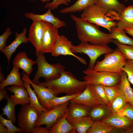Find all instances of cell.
Segmentation results:
<instances>
[{"mask_svg":"<svg viewBox=\"0 0 133 133\" xmlns=\"http://www.w3.org/2000/svg\"><path fill=\"white\" fill-rule=\"evenodd\" d=\"M75 22L77 35L81 43L89 42L91 44L103 45L113 42L110 33L101 31L99 26L70 14Z\"/></svg>","mask_w":133,"mask_h":133,"instance_id":"cell-1","label":"cell"},{"mask_svg":"<svg viewBox=\"0 0 133 133\" xmlns=\"http://www.w3.org/2000/svg\"><path fill=\"white\" fill-rule=\"evenodd\" d=\"M38 84L50 89L57 96L61 93L67 95L80 94L88 84L85 81L78 80L70 72L64 71L58 78L40 82Z\"/></svg>","mask_w":133,"mask_h":133,"instance_id":"cell-2","label":"cell"},{"mask_svg":"<svg viewBox=\"0 0 133 133\" xmlns=\"http://www.w3.org/2000/svg\"><path fill=\"white\" fill-rule=\"evenodd\" d=\"M44 54L41 51L35 52L37 57L35 61L38 69L32 81L36 84L40 82L39 80L41 77L44 78L46 81L55 79L60 77L65 71V67L59 63L51 64L48 63L46 60Z\"/></svg>","mask_w":133,"mask_h":133,"instance_id":"cell-3","label":"cell"},{"mask_svg":"<svg viewBox=\"0 0 133 133\" xmlns=\"http://www.w3.org/2000/svg\"><path fill=\"white\" fill-rule=\"evenodd\" d=\"M80 17L89 22L107 29L110 33L112 28L117 26V22L105 10L96 4L84 10Z\"/></svg>","mask_w":133,"mask_h":133,"instance_id":"cell-4","label":"cell"},{"mask_svg":"<svg viewBox=\"0 0 133 133\" xmlns=\"http://www.w3.org/2000/svg\"><path fill=\"white\" fill-rule=\"evenodd\" d=\"M126 60L125 56L117 48L113 52L105 54L102 60L97 61L93 69L98 71L121 73Z\"/></svg>","mask_w":133,"mask_h":133,"instance_id":"cell-5","label":"cell"},{"mask_svg":"<svg viewBox=\"0 0 133 133\" xmlns=\"http://www.w3.org/2000/svg\"><path fill=\"white\" fill-rule=\"evenodd\" d=\"M73 53H84L89 58L88 68L93 69L97 59L101 55L114 51L108 44L103 45L89 44L88 42L81 43L78 45H73L71 49Z\"/></svg>","mask_w":133,"mask_h":133,"instance_id":"cell-6","label":"cell"},{"mask_svg":"<svg viewBox=\"0 0 133 133\" xmlns=\"http://www.w3.org/2000/svg\"><path fill=\"white\" fill-rule=\"evenodd\" d=\"M85 75L83 79L88 84H99L107 86L119 83L121 73L104 71H98L87 68L83 71Z\"/></svg>","mask_w":133,"mask_h":133,"instance_id":"cell-7","label":"cell"},{"mask_svg":"<svg viewBox=\"0 0 133 133\" xmlns=\"http://www.w3.org/2000/svg\"><path fill=\"white\" fill-rule=\"evenodd\" d=\"M39 116L37 110L30 104L22 106L17 117L18 125L22 132L31 133Z\"/></svg>","mask_w":133,"mask_h":133,"instance_id":"cell-8","label":"cell"},{"mask_svg":"<svg viewBox=\"0 0 133 133\" xmlns=\"http://www.w3.org/2000/svg\"><path fill=\"white\" fill-rule=\"evenodd\" d=\"M70 101L43 112L39 116L36 126L45 125L50 129L54 123L66 113Z\"/></svg>","mask_w":133,"mask_h":133,"instance_id":"cell-9","label":"cell"},{"mask_svg":"<svg viewBox=\"0 0 133 133\" xmlns=\"http://www.w3.org/2000/svg\"><path fill=\"white\" fill-rule=\"evenodd\" d=\"M22 74L21 79L23 81L27 82L32 85L41 104L49 110L52 109L49 101L51 99L57 97L55 95L52 90L48 88L33 83L29 76L23 71Z\"/></svg>","mask_w":133,"mask_h":133,"instance_id":"cell-10","label":"cell"},{"mask_svg":"<svg viewBox=\"0 0 133 133\" xmlns=\"http://www.w3.org/2000/svg\"><path fill=\"white\" fill-rule=\"evenodd\" d=\"M50 24L45 21L36 20L33 21L30 28L28 38L36 52L41 51L42 39Z\"/></svg>","mask_w":133,"mask_h":133,"instance_id":"cell-11","label":"cell"},{"mask_svg":"<svg viewBox=\"0 0 133 133\" xmlns=\"http://www.w3.org/2000/svg\"><path fill=\"white\" fill-rule=\"evenodd\" d=\"M73 46L71 42L64 35H59L51 55L57 57L60 55L72 56L75 58L82 63L86 65L87 63L85 59L75 54L72 51L71 49Z\"/></svg>","mask_w":133,"mask_h":133,"instance_id":"cell-12","label":"cell"},{"mask_svg":"<svg viewBox=\"0 0 133 133\" xmlns=\"http://www.w3.org/2000/svg\"><path fill=\"white\" fill-rule=\"evenodd\" d=\"M58 28L50 23L45 31L41 42V51L44 53H51L58 36Z\"/></svg>","mask_w":133,"mask_h":133,"instance_id":"cell-13","label":"cell"},{"mask_svg":"<svg viewBox=\"0 0 133 133\" xmlns=\"http://www.w3.org/2000/svg\"><path fill=\"white\" fill-rule=\"evenodd\" d=\"M95 4L105 10L115 20L118 21L120 14L126 7L118 0H97Z\"/></svg>","mask_w":133,"mask_h":133,"instance_id":"cell-14","label":"cell"},{"mask_svg":"<svg viewBox=\"0 0 133 133\" xmlns=\"http://www.w3.org/2000/svg\"><path fill=\"white\" fill-rule=\"evenodd\" d=\"M70 102L80 104L91 109L102 104L96 98L88 84L81 93L71 99Z\"/></svg>","mask_w":133,"mask_h":133,"instance_id":"cell-15","label":"cell"},{"mask_svg":"<svg viewBox=\"0 0 133 133\" xmlns=\"http://www.w3.org/2000/svg\"><path fill=\"white\" fill-rule=\"evenodd\" d=\"M47 11L42 15L34 14L33 13H26L24 14L26 18L31 20L33 21L36 20L45 21L59 28L66 25L65 22L56 17L52 14L51 10L48 8Z\"/></svg>","mask_w":133,"mask_h":133,"instance_id":"cell-16","label":"cell"},{"mask_svg":"<svg viewBox=\"0 0 133 133\" xmlns=\"http://www.w3.org/2000/svg\"><path fill=\"white\" fill-rule=\"evenodd\" d=\"M23 86L13 85L6 88L11 93L10 98L12 101L16 105H20L22 106L30 104V98L27 90Z\"/></svg>","mask_w":133,"mask_h":133,"instance_id":"cell-17","label":"cell"},{"mask_svg":"<svg viewBox=\"0 0 133 133\" xmlns=\"http://www.w3.org/2000/svg\"><path fill=\"white\" fill-rule=\"evenodd\" d=\"M27 32L26 28H24L21 33H19L16 32L14 41L10 44L6 46L2 51L7 58L8 65L12 54L15 52L17 47L21 44L27 43L29 42V39L26 35Z\"/></svg>","mask_w":133,"mask_h":133,"instance_id":"cell-18","label":"cell"},{"mask_svg":"<svg viewBox=\"0 0 133 133\" xmlns=\"http://www.w3.org/2000/svg\"><path fill=\"white\" fill-rule=\"evenodd\" d=\"M12 63L13 67L22 69L29 76L33 71V66L36 62L29 58L26 53L23 51L16 55Z\"/></svg>","mask_w":133,"mask_h":133,"instance_id":"cell-19","label":"cell"},{"mask_svg":"<svg viewBox=\"0 0 133 133\" xmlns=\"http://www.w3.org/2000/svg\"><path fill=\"white\" fill-rule=\"evenodd\" d=\"M91 109L80 104L70 102L67 108L66 118L69 122L82 117L89 116Z\"/></svg>","mask_w":133,"mask_h":133,"instance_id":"cell-20","label":"cell"},{"mask_svg":"<svg viewBox=\"0 0 133 133\" xmlns=\"http://www.w3.org/2000/svg\"><path fill=\"white\" fill-rule=\"evenodd\" d=\"M101 121L116 129H123L133 125V121L117 113H112Z\"/></svg>","mask_w":133,"mask_h":133,"instance_id":"cell-21","label":"cell"},{"mask_svg":"<svg viewBox=\"0 0 133 133\" xmlns=\"http://www.w3.org/2000/svg\"><path fill=\"white\" fill-rule=\"evenodd\" d=\"M67 112V108L65 114L59 118L50 128V133H73V127L66 118Z\"/></svg>","mask_w":133,"mask_h":133,"instance_id":"cell-22","label":"cell"},{"mask_svg":"<svg viewBox=\"0 0 133 133\" xmlns=\"http://www.w3.org/2000/svg\"><path fill=\"white\" fill-rule=\"evenodd\" d=\"M117 27L122 29H133V5L126 7L120 15Z\"/></svg>","mask_w":133,"mask_h":133,"instance_id":"cell-23","label":"cell"},{"mask_svg":"<svg viewBox=\"0 0 133 133\" xmlns=\"http://www.w3.org/2000/svg\"><path fill=\"white\" fill-rule=\"evenodd\" d=\"M118 85L122 94L127 102L133 105V90L128 79L127 74L124 71L121 73L120 81Z\"/></svg>","mask_w":133,"mask_h":133,"instance_id":"cell-24","label":"cell"},{"mask_svg":"<svg viewBox=\"0 0 133 133\" xmlns=\"http://www.w3.org/2000/svg\"><path fill=\"white\" fill-rule=\"evenodd\" d=\"M94 122L88 116L82 117L69 123L73 127V133H86Z\"/></svg>","mask_w":133,"mask_h":133,"instance_id":"cell-25","label":"cell"},{"mask_svg":"<svg viewBox=\"0 0 133 133\" xmlns=\"http://www.w3.org/2000/svg\"><path fill=\"white\" fill-rule=\"evenodd\" d=\"M21 74L19 73L18 68L13 67L4 80L0 83V89H5V87L11 85L24 87L23 81L20 78Z\"/></svg>","mask_w":133,"mask_h":133,"instance_id":"cell-26","label":"cell"},{"mask_svg":"<svg viewBox=\"0 0 133 133\" xmlns=\"http://www.w3.org/2000/svg\"><path fill=\"white\" fill-rule=\"evenodd\" d=\"M97 0H78L72 5L61 9L60 13L67 14L83 11L89 6L95 4Z\"/></svg>","mask_w":133,"mask_h":133,"instance_id":"cell-27","label":"cell"},{"mask_svg":"<svg viewBox=\"0 0 133 133\" xmlns=\"http://www.w3.org/2000/svg\"><path fill=\"white\" fill-rule=\"evenodd\" d=\"M110 34V37L119 43L124 45H133V39L128 36L124 30L117 26L113 27Z\"/></svg>","mask_w":133,"mask_h":133,"instance_id":"cell-28","label":"cell"},{"mask_svg":"<svg viewBox=\"0 0 133 133\" xmlns=\"http://www.w3.org/2000/svg\"><path fill=\"white\" fill-rule=\"evenodd\" d=\"M112 113L109 106L101 104L91 109L89 116L94 121L102 120Z\"/></svg>","mask_w":133,"mask_h":133,"instance_id":"cell-29","label":"cell"},{"mask_svg":"<svg viewBox=\"0 0 133 133\" xmlns=\"http://www.w3.org/2000/svg\"><path fill=\"white\" fill-rule=\"evenodd\" d=\"M24 87L26 89L30 98V104L38 111L39 114L49 110L43 107L40 103L36 94L31 87L30 84L27 81H23Z\"/></svg>","mask_w":133,"mask_h":133,"instance_id":"cell-30","label":"cell"},{"mask_svg":"<svg viewBox=\"0 0 133 133\" xmlns=\"http://www.w3.org/2000/svg\"><path fill=\"white\" fill-rule=\"evenodd\" d=\"M114 128L101 120L94 121L87 133H112Z\"/></svg>","mask_w":133,"mask_h":133,"instance_id":"cell-31","label":"cell"},{"mask_svg":"<svg viewBox=\"0 0 133 133\" xmlns=\"http://www.w3.org/2000/svg\"><path fill=\"white\" fill-rule=\"evenodd\" d=\"M5 98L7 100V103L4 107L2 108L3 113L2 114L6 115L7 119L11 121L14 124L16 123V120L15 113L16 105L12 101L8 94Z\"/></svg>","mask_w":133,"mask_h":133,"instance_id":"cell-32","label":"cell"},{"mask_svg":"<svg viewBox=\"0 0 133 133\" xmlns=\"http://www.w3.org/2000/svg\"><path fill=\"white\" fill-rule=\"evenodd\" d=\"M98 100L102 105L109 106V103L106 96L102 85L88 84Z\"/></svg>","mask_w":133,"mask_h":133,"instance_id":"cell-33","label":"cell"},{"mask_svg":"<svg viewBox=\"0 0 133 133\" xmlns=\"http://www.w3.org/2000/svg\"><path fill=\"white\" fill-rule=\"evenodd\" d=\"M127 102L125 97L121 94L114 99L109 106L112 113H117L124 108Z\"/></svg>","mask_w":133,"mask_h":133,"instance_id":"cell-34","label":"cell"},{"mask_svg":"<svg viewBox=\"0 0 133 133\" xmlns=\"http://www.w3.org/2000/svg\"><path fill=\"white\" fill-rule=\"evenodd\" d=\"M118 84L111 86L102 85L106 96L110 104L116 98L122 94Z\"/></svg>","mask_w":133,"mask_h":133,"instance_id":"cell-35","label":"cell"},{"mask_svg":"<svg viewBox=\"0 0 133 133\" xmlns=\"http://www.w3.org/2000/svg\"><path fill=\"white\" fill-rule=\"evenodd\" d=\"M117 48L125 56L127 60H133V45L120 44L116 40L113 42Z\"/></svg>","mask_w":133,"mask_h":133,"instance_id":"cell-36","label":"cell"},{"mask_svg":"<svg viewBox=\"0 0 133 133\" xmlns=\"http://www.w3.org/2000/svg\"><path fill=\"white\" fill-rule=\"evenodd\" d=\"M80 94H75L71 95H66L60 97H56L51 99L49 101V103L53 108L58 105L63 104L68 102Z\"/></svg>","mask_w":133,"mask_h":133,"instance_id":"cell-37","label":"cell"},{"mask_svg":"<svg viewBox=\"0 0 133 133\" xmlns=\"http://www.w3.org/2000/svg\"><path fill=\"white\" fill-rule=\"evenodd\" d=\"M2 114L0 115V123L7 128L9 133H14L16 132H22L20 128H18L14 125L12 121L6 119L2 116Z\"/></svg>","mask_w":133,"mask_h":133,"instance_id":"cell-38","label":"cell"},{"mask_svg":"<svg viewBox=\"0 0 133 133\" xmlns=\"http://www.w3.org/2000/svg\"><path fill=\"white\" fill-rule=\"evenodd\" d=\"M122 70L126 73L128 80L133 85V60H126Z\"/></svg>","mask_w":133,"mask_h":133,"instance_id":"cell-39","label":"cell"},{"mask_svg":"<svg viewBox=\"0 0 133 133\" xmlns=\"http://www.w3.org/2000/svg\"><path fill=\"white\" fill-rule=\"evenodd\" d=\"M71 0H53L51 2H47L44 8L46 9L49 8L51 10L57 9L60 5L63 4L66 6L68 5V3Z\"/></svg>","mask_w":133,"mask_h":133,"instance_id":"cell-40","label":"cell"},{"mask_svg":"<svg viewBox=\"0 0 133 133\" xmlns=\"http://www.w3.org/2000/svg\"><path fill=\"white\" fill-rule=\"evenodd\" d=\"M117 113L120 116L126 117L133 121V105L127 102L124 108Z\"/></svg>","mask_w":133,"mask_h":133,"instance_id":"cell-41","label":"cell"},{"mask_svg":"<svg viewBox=\"0 0 133 133\" xmlns=\"http://www.w3.org/2000/svg\"><path fill=\"white\" fill-rule=\"evenodd\" d=\"M12 32L9 28H7L4 33L0 36V50L1 52L6 46V41Z\"/></svg>","mask_w":133,"mask_h":133,"instance_id":"cell-42","label":"cell"},{"mask_svg":"<svg viewBox=\"0 0 133 133\" xmlns=\"http://www.w3.org/2000/svg\"><path fill=\"white\" fill-rule=\"evenodd\" d=\"M50 130L46 127H44L40 126H36L34 128L31 133H50Z\"/></svg>","mask_w":133,"mask_h":133,"instance_id":"cell-43","label":"cell"},{"mask_svg":"<svg viewBox=\"0 0 133 133\" xmlns=\"http://www.w3.org/2000/svg\"><path fill=\"white\" fill-rule=\"evenodd\" d=\"M120 132L123 133H133V125L124 129H121Z\"/></svg>","mask_w":133,"mask_h":133,"instance_id":"cell-44","label":"cell"},{"mask_svg":"<svg viewBox=\"0 0 133 133\" xmlns=\"http://www.w3.org/2000/svg\"><path fill=\"white\" fill-rule=\"evenodd\" d=\"M7 95V91L5 89H0V101L5 98Z\"/></svg>","mask_w":133,"mask_h":133,"instance_id":"cell-45","label":"cell"},{"mask_svg":"<svg viewBox=\"0 0 133 133\" xmlns=\"http://www.w3.org/2000/svg\"><path fill=\"white\" fill-rule=\"evenodd\" d=\"M0 133H9L8 130L7 128L3 126L0 123Z\"/></svg>","mask_w":133,"mask_h":133,"instance_id":"cell-46","label":"cell"},{"mask_svg":"<svg viewBox=\"0 0 133 133\" xmlns=\"http://www.w3.org/2000/svg\"><path fill=\"white\" fill-rule=\"evenodd\" d=\"M4 74L2 72V68L1 66H0V83H1L5 80Z\"/></svg>","mask_w":133,"mask_h":133,"instance_id":"cell-47","label":"cell"},{"mask_svg":"<svg viewBox=\"0 0 133 133\" xmlns=\"http://www.w3.org/2000/svg\"><path fill=\"white\" fill-rule=\"evenodd\" d=\"M124 30L126 31V33L133 37V29L125 28Z\"/></svg>","mask_w":133,"mask_h":133,"instance_id":"cell-48","label":"cell"},{"mask_svg":"<svg viewBox=\"0 0 133 133\" xmlns=\"http://www.w3.org/2000/svg\"><path fill=\"white\" fill-rule=\"evenodd\" d=\"M30 1H33L34 0H29ZM42 2H48L50 1L51 0H39Z\"/></svg>","mask_w":133,"mask_h":133,"instance_id":"cell-49","label":"cell"},{"mask_svg":"<svg viewBox=\"0 0 133 133\" xmlns=\"http://www.w3.org/2000/svg\"><path fill=\"white\" fill-rule=\"evenodd\" d=\"M123 0L125 1L126 2H127L128 0Z\"/></svg>","mask_w":133,"mask_h":133,"instance_id":"cell-50","label":"cell"},{"mask_svg":"<svg viewBox=\"0 0 133 133\" xmlns=\"http://www.w3.org/2000/svg\"><path fill=\"white\" fill-rule=\"evenodd\" d=\"M132 0L133 1V0Z\"/></svg>","mask_w":133,"mask_h":133,"instance_id":"cell-51","label":"cell"}]
</instances>
